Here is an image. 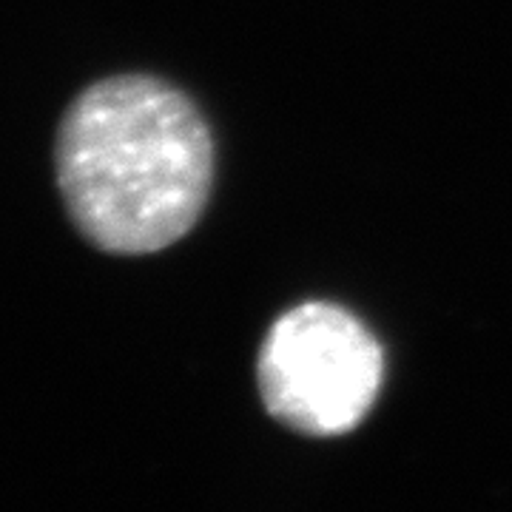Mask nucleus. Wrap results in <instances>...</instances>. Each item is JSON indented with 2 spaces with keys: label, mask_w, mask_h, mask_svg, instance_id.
<instances>
[{
  "label": "nucleus",
  "mask_w": 512,
  "mask_h": 512,
  "mask_svg": "<svg viewBox=\"0 0 512 512\" xmlns=\"http://www.w3.org/2000/svg\"><path fill=\"white\" fill-rule=\"evenodd\" d=\"M384 376L376 336L330 302L276 319L259 350V390L271 416L308 436H339L370 413Z\"/></svg>",
  "instance_id": "2"
},
{
  "label": "nucleus",
  "mask_w": 512,
  "mask_h": 512,
  "mask_svg": "<svg viewBox=\"0 0 512 512\" xmlns=\"http://www.w3.org/2000/svg\"><path fill=\"white\" fill-rule=\"evenodd\" d=\"M55 168L74 228L94 248L157 254L200 222L214 188V137L168 80L117 74L66 109Z\"/></svg>",
  "instance_id": "1"
}]
</instances>
